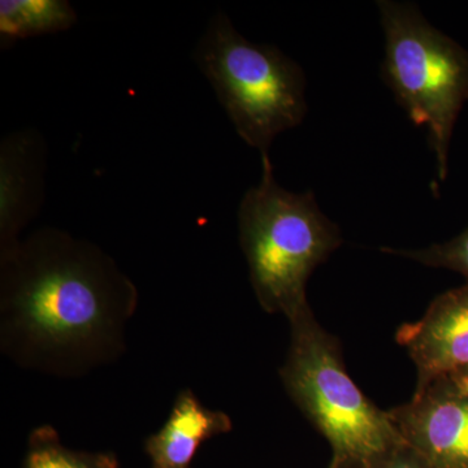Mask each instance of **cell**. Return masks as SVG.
I'll return each instance as SVG.
<instances>
[{
    "mask_svg": "<svg viewBox=\"0 0 468 468\" xmlns=\"http://www.w3.org/2000/svg\"><path fill=\"white\" fill-rule=\"evenodd\" d=\"M137 307L116 261L58 228L0 251V347L20 367L77 378L109 365Z\"/></svg>",
    "mask_w": 468,
    "mask_h": 468,
    "instance_id": "6da1fadb",
    "label": "cell"
},
{
    "mask_svg": "<svg viewBox=\"0 0 468 468\" xmlns=\"http://www.w3.org/2000/svg\"><path fill=\"white\" fill-rule=\"evenodd\" d=\"M239 232L261 309L288 320L310 309L311 275L344 242L315 194L289 192L277 183L270 156L261 158L260 184L239 202Z\"/></svg>",
    "mask_w": 468,
    "mask_h": 468,
    "instance_id": "7a4b0ae2",
    "label": "cell"
},
{
    "mask_svg": "<svg viewBox=\"0 0 468 468\" xmlns=\"http://www.w3.org/2000/svg\"><path fill=\"white\" fill-rule=\"evenodd\" d=\"M289 323L291 345L280 377L292 402L331 446L328 468H380L406 445L389 412L354 383L340 343L311 307Z\"/></svg>",
    "mask_w": 468,
    "mask_h": 468,
    "instance_id": "3957f363",
    "label": "cell"
},
{
    "mask_svg": "<svg viewBox=\"0 0 468 468\" xmlns=\"http://www.w3.org/2000/svg\"><path fill=\"white\" fill-rule=\"evenodd\" d=\"M237 134L270 156L280 133L301 125L307 113V80L297 61L276 46L246 39L224 12L209 20L193 52Z\"/></svg>",
    "mask_w": 468,
    "mask_h": 468,
    "instance_id": "277c9868",
    "label": "cell"
},
{
    "mask_svg": "<svg viewBox=\"0 0 468 468\" xmlns=\"http://www.w3.org/2000/svg\"><path fill=\"white\" fill-rule=\"evenodd\" d=\"M378 8L385 36L381 75L410 120L426 126L445 181L452 131L468 101V52L431 26L414 3L381 0Z\"/></svg>",
    "mask_w": 468,
    "mask_h": 468,
    "instance_id": "5b68a950",
    "label": "cell"
},
{
    "mask_svg": "<svg viewBox=\"0 0 468 468\" xmlns=\"http://www.w3.org/2000/svg\"><path fill=\"white\" fill-rule=\"evenodd\" d=\"M399 435L431 468H468V394L443 377L390 410Z\"/></svg>",
    "mask_w": 468,
    "mask_h": 468,
    "instance_id": "8992f818",
    "label": "cell"
},
{
    "mask_svg": "<svg viewBox=\"0 0 468 468\" xmlns=\"http://www.w3.org/2000/svg\"><path fill=\"white\" fill-rule=\"evenodd\" d=\"M396 341L417 366V390L468 367V284L436 297L423 318L399 326Z\"/></svg>",
    "mask_w": 468,
    "mask_h": 468,
    "instance_id": "52a82bcc",
    "label": "cell"
},
{
    "mask_svg": "<svg viewBox=\"0 0 468 468\" xmlns=\"http://www.w3.org/2000/svg\"><path fill=\"white\" fill-rule=\"evenodd\" d=\"M48 149L34 129L12 132L0 143V251L20 241L45 199Z\"/></svg>",
    "mask_w": 468,
    "mask_h": 468,
    "instance_id": "ba28073f",
    "label": "cell"
},
{
    "mask_svg": "<svg viewBox=\"0 0 468 468\" xmlns=\"http://www.w3.org/2000/svg\"><path fill=\"white\" fill-rule=\"evenodd\" d=\"M232 427L226 412L206 408L192 390H183L165 426L144 442L151 468H190L203 442Z\"/></svg>",
    "mask_w": 468,
    "mask_h": 468,
    "instance_id": "9c48e42d",
    "label": "cell"
},
{
    "mask_svg": "<svg viewBox=\"0 0 468 468\" xmlns=\"http://www.w3.org/2000/svg\"><path fill=\"white\" fill-rule=\"evenodd\" d=\"M77 23V14L67 0H2L0 48H11L21 39L67 32Z\"/></svg>",
    "mask_w": 468,
    "mask_h": 468,
    "instance_id": "30bf717a",
    "label": "cell"
},
{
    "mask_svg": "<svg viewBox=\"0 0 468 468\" xmlns=\"http://www.w3.org/2000/svg\"><path fill=\"white\" fill-rule=\"evenodd\" d=\"M24 468H119L115 452L67 448L51 426L36 428L27 440Z\"/></svg>",
    "mask_w": 468,
    "mask_h": 468,
    "instance_id": "8fae6325",
    "label": "cell"
},
{
    "mask_svg": "<svg viewBox=\"0 0 468 468\" xmlns=\"http://www.w3.org/2000/svg\"><path fill=\"white\" fill-rule=\"evenodd\" d=\"M381 251L408 258L423 266L454 271L466 277L468 284V228L451 241L435 243L428 248L417 250L383 248Z\"/></svg>",
    "mask_w": 468,
    "mask_h": 468,
    "instance_id": "7c38bea8",
    "label": "cell"
},
{
    "mask_svg": "<svg viewBox=\"0 0 468 468\" xmlns=\"http://www.w3.org/2000/svg\"><path fill=\"white\" fill-rule=\"evenodd\" d=\"M380 468H431L430 464L408 443L393 452Z\"/></svg>",
    "mask_w": 468,
    "mask_h": 468,
    "instance_id": "4fadbf2b",
    "label": "cell"
},
{
    "mask_svg": "<svg viewBox=\"0 0 468 468\" xmlns=\"http://www.w3.org/2000/svg\"><path fill=\"white\" fill-rule=\"evenodd\" d=\"M452 383L457 385L461 390L468 394V367L460 369V371L454 372V374L449 375Z\"/></svg>",
    "mask_w": 468,
    "mask_h": 468,
    "instance_id": "5bb4252c",
    "label": "cell"
}]
</instances>
